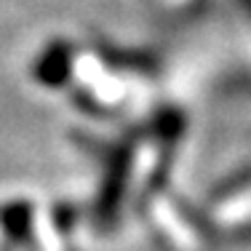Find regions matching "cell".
Listing matches in <instances>:
<instances>
[{
  "instance_id": "1",
  "label": "cell",
  "mask_w": 251,
  "mask_h": 251,
  "mask_svg": "<svg viewBox=\"0 0 251 251\" xmlns=\"http://www.w3.org/2000/svg\"><path fill=\"white\" fill-rule=\"evenodd\" d=\"M67 64H70V49L64 43H51V49L40 56L35 73H38V77L43 83L56 86V83H62L67 77Z\"/></svg>"
}]
</instances>
